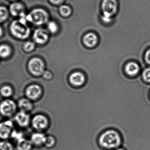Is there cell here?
Masks as SVG:
<instances>
[{
    "mask_svg": "<svg viewBox=\"0 0 150 150\" xmlns=\"http://www.w3.org/2000/svg\"><path fill=\"white\" fill-rule=\"evenodd\" d=\"M32 145L31 141L22 138L17 141V149L18 150H31Z\"/></svg>",
    "mask_w": 150,
    "mask_h": 150,
    "instance_id": "obj_18",
    "label": "cell"
},
{
    "mask_svg": "<svg viewBox=\"0 0 150 150\" xmlns=\"http://www.w3.org/2000/svg\"><path fill=\"white\" fill-rule=\"evenodd\" d=\"M47 27H48V30L52 33H54L58 31V27L57 24L53 21L48 23Z\"/></svg>",
    "mask_w": 150,
    "mask_h": 150,
    "instance_id": "obj_27",
    "label": "cell"
},
{
    "mask_svg": "<svg viewBox=\"0 0 150 150\" xmlns=\"http://www.w3.org/2000/svg\"><path fill=\"white\" fill-rule=\"evenodd\" d=\"M55 144V140L54 137L52 136L46 137L45 142L44 145L48 149L53 148Z\"/></svg>",
    "mask_w": 150,
    "mask_h": 150,
    "instance_id": "obj_23",
    "label": "cell"
},
{
    "mask_svg": "<svg viewBox=\"0 0 150 150\" xmlns=\"http://www.w3.org/2000/svg\"><path fill=\"white\" fill-rule=\"evenodd\" d=\"M99 143L104 149L108 150L116 149L121 144V137L117 131L108 130L101 135Z\"/></svg>",
    "mask_w": 150,
    "mask_h": 150,
    "instance_id": "obj_1",
    "label": "cell"
},
{
    "mask_svg": "<svg viewBox=\"0 0 150 150\" xmlns=\"http://www.w3.org/2000/svg\"><path fill=\"white\" fill-rule=\"evenodd\" d=\"M142 78L144 82L150 83V68H146L143 70Z\"/></svg>",
    "mask_w": 150,
    "mask_h": 150,
    "instance_id": "obj_24",
    "label": "cell"
},
{
    "mask_svg": "<svg viewBox=\"0 0 150 150\" xmlns=\"http://www.w3.org/2000/svg\"><path fill=\"white\" fill-rule=\"evenodd\" d=\"M11 136H12V138H14L17 141L21 139V138H23L22 134L16 131H12Z\"/></svg>",
    "mask_w": 150,
    "mask_h": 150,
    "instance_id": "obj_28",
    "label": "cell"
},
{
    "mask_svg": "<svg viewBox=\"0 0 150 150\" xmlns=\"http://www.w3.org/2000/svg\"><path fill=\"white\" fill-rule=\"evenodd\" d=\"M48 38V33L45 29L38 28L36 29L33 33V40L38 44H44L47 42Z\"/></svg>",
    "mask_w": 150,
    "mask_h": 150,
    "instance_id": "obj_10",
    "label": "cell"
},
{
    "mask_svg": "<svg viewBox=\"0 0 150 150\" xmlns=\"http://www.w3.org/2000/svg\"><path fill=\"white\" fill-rule=\"evenodd\" d=\"M42 90L39 85L33 84L30 85L25 90V95L30 100H36L40 97Z\"/></svg>",
    "mask_w": 150,
    "mask_h": 150,
    "instance_id": "obj_9",
    "label": "cell"
},
{
    "mask_svg": "<svg viewBox=\"0 0 150 150\" xmlns=\"http://www.w3.org/2000/svg\"><path fill=\"white\" fill-rule=\"evenodd\" d=\"M9 11L11 14L14 16H20L22 14L24 13L23 6L20 3H14L11 4Z\"/></svg>",
    "mask_w": 150,
    "mask_h": 150,
    "instance_id": "obj_14",
    "label": "cell"
},
{
    "mask_svg": "<svg viewBox=\"0 0 150 150\" xmlns=\"http://www.w3.org/2000/svg\"><path fill=\"white\" fill-rule=\"evenodd\" d=\"M26 18L27 22H30L36 25H41L47 22L48 14L42 9H35L26 15Z\"/></svg>",
    "mask_w": 150,
    "mask_h": 150,
    "instance_id": "obj_3",
    "label": "cell"
},
{
    "mask_svg": "<svg viewBox=\"0 0 150 150\" xmlns=\"http://www.w3.org/2000/svg\"><path fill=\"white\" fill-rule=\"evenodd\" d=\"M46 137L41 133H35L32 135L31 141L33 144L37 146H41L45 144Z\"/></svg>",
    "mask_w": 150,
    "mask_h": 150,
    "instance_id": "obj_16",
    "label": "cell"
},
{
    "mask_svg": "<svg viewBox=\"0 0 150 150\" xmlns=\"http://www.w3.org/2000/svg\"></svg>",
    "mask_w": 150,
    "mask_h": 150,
    "instance_id": "obj_35",
    "label": "cell"
},
{
    "mask_svg": "<svg viewBox=\"0 0 150 150\" xmlns=\"http://www.w3.org/2000/svg\"><path fill=\"white\" fill-rule=\"evenodd\" d=\"M3 33V30L2 29L1 27L0 26V36H1L2 35Z\"/></svg>",
    "mask_w": 150,
    "mask_h": 150,
    "instance_id": "obj_32",
    "label": "cell"
},
{
    "mask_svg": "<svg viewBox=\"0 0 150 150\" xmlns=\"http://www.w3.org/2000/svg\"><path fill=\"white\" fill-rule=\"evenodd\" d=\"M115 150H126L125 149H123V148H118L117 149H115Z\"/></svg>",
    "mask_w": 150,
    "mask_h": 150,
    "instance_id": "obj_33",
    "label": "cell"
},
{
    "mask_svg": "<svg viewBox=\"0 0 150 150\" xmlns=\"http://www.w3.org/2000/svg\"><path fill=\"white\" fill-rule=\"evenodd\" d=\"M0 92L3 97H8L11 96L13 93L12 88L8 85H4L1 88Z\"/></svg>",
    "mask_w": 150,
    "mask_h": 150,
    "instance_id": "obj_20",
    "label": "cell"
},
{
    "mask_svg": "<svg viewBox=\"0 0 150 150\" xmlns=\"http://www.w3.org/2000/svg\"><path fill=\"white\" fill-rule=\"evenodd\" d=\"M59 11L61 14L65 17L69 16L71 13V9L70 7L65 5H62L60 7Z\"/></svg>",
    "mask_w": 150,
    "mask_h": 150,
    "instance_id": "obj_22",
    "label": "cell"
},
{
    "mask_svg": "<svg viewBox=\"0 0 150 150\" xmlns=\"http://www.w3.org/2000/svg\"><path fill=\"white\" fill-rule=\"evenodd\" d=\"M15 120L18 125L22 127H27L30 122V117L25 112H19L15 116Z\"/></svg>",
    "mask_w": 150,
    "mask_h": 150,
    "instance_id": "obj_12",
    "label": "cell"
},
{
    "mask_svg": "<svg viewBox=\"0 0 150 150\" xmlns=\"http://www.w3.org/2000/svg\"><path fill=\"white\" fill-rule=\"evenodd\" d=\"M33 127L35 129L38 130L45 129L48 126V121L45 116L41 114L36 115L33 119Z\"/></svg>",
    "mask_w": 150,
    "mask_h": 150,
    "instance_id": "obj_8",
    "label": "cell"
},
{
    "mask_svg": "<svg viewBox=\"0 0 150 150\" xmlns=\"http://www.w3.org/2000/svg\"><path fill=\"white\" fill-rule=\"evenodd\" d=\"M13 123L11 121H4L0 123V138L6 139L8 138L12 132Z\"/></svg>",
    "mask_w": 150,
    "mask_h": 150,
    "instance_id": "obj_7",
    "label": "cell"
},
{
    "mask_svg": "<svg viewBox=\"0 0 150 150\" xmlns=\"http://www.w3.org/2000/svg\"><path fill=\"white\" fill-rule=\"evenodd\" d=\"M0 150H13V147L10 143L3 141L0 142Z\"/></svg>",
    "mask_w": 150,
    "mask_h": 150,
    "instance_id": "obj_25",
    "label": "cell"
},
{
    "mask_svg": "<svg viewBox=\"0 0 150 150\" xmlns=\"http://www.w3.org/2000/svg\"><path fill=\"white\" fill-rule=\"evenodd\" d=\"M8 15V10L4 6H0V23L5 21Z\"/></svg>",
    "mask_w": 150,
    "mask_h": 150,
    "instance_id": "obj_21",
    "label": "cell"
},
{
    "mask_svg": "<svg viewBox=\"0 0 150 150\" xmlns=\"http://www.w3.org/2000/svg\"><path fill=\"white\" fill-rule=\"evenodd\" d=\"M126 74L129 76L134 77L138 75L140 71V67L137 63L130 62L125 67Z\"/></svg>",
    "mask_w": 150,
    "mask_h": 150,
    "instance_id": "obj_13",
    "label": "cell"
},
{
    "mask_svg": "<svg viewBox=\"0 0 150 150\" xmlns=\"http://www.w3.org/2000/svg\"><path fill=\"white\" fill-rule=\"evenodd\" d=\"M16 110V105L13 100H5L0 104V113L3 116L10 117Z\"/></svg>",
    "mask_w": 150,
    "mask_h": 150,
    "instance_id": "obj_6",
    "label": "cell"
},
{
    "mask_svg": "<svg viewBox=\"0 0 150 150\" xmlns=\"http://www.w3.org/2000/svg\"><path fill=\"white\" fill-rule=\"evenodd\" d=\"M43 76L44 78L46 80H50L52 77V73L48 71H45L43 74Z\"/></svg>",
    "mask_w": 150,
    "mask_h": 150,
    "instance_id": "obj_30",
    "label": "cell"
},
{
    "mask_svg": "<svg viewBox=\"0 0 150 150\" xmlns=\"http://www.w3.org/2000/svg\"><path fill=\"white\" fill-rule=\"evenodd\" d=\"M28 68L33 75L39 76L45 72V64L41 59L34 58L30 60L28 63Z\"/></svg>",
    "mask_w": 150,
    "mask_h": 150,
    "instance_id": "obj_5",
    "label": "cell"
},
{
    "mask_svg": "<svg viewBox=\"0 0 150 150\" xmlns=\"http://www.w3.org/2000/svg\"><path fill=\"white\" fill-rule=\"evenodd\" d=\"M23 49L27 52H31L34 49L35 44L32 41H27L23 45Z\"/></svg>",
    "mask_w": 150,
    "mask_h": 150,
    "instance_id": "obj_26",
    "label": "cell"
},
{
    "mask_svg": "<svg viewBox=\"0 0 150 150\" xmlns=\"http://www.w3.org/2000/svg\"><path fill=\"white\" fill-rule=\"evenodd\" d=\"M50 1L52 3L54 4H59L62 2L63 0H50Z\"/></svg>",
    "mask_w": 150,
    "mask_h": 150,
    "instance_id": "obj_31",
    "label": "cell"
},
{
    "mask_svg": "<svg viewBox=\"0 0 150 150\" xmlns=\"http://www.w3.org/2000/svg\"><path fill=\"white\" fill-rule=\"evenodd\" d=\"M85 77L83 73L80 72H75L70 75L69 82L74 86H80L85 82Z\"/></svg>",
    "mask_w": 150,
    "mask_h": 150,
    "instance_id": "obj_11",
    "label": "cell"
},
{
    "mask_svg": "<svg viewBox=\"0 0 150 150\" xmlns=\"http://www.w3.org/2000/svg\"><path fill=\"white\" fill-rule=\"evenodd\" d=\"M101 8L103 11L102 19L108 23L111 21V17L117 11V2L116 0H103Z\"/></svg>",
    "mask_w": 150,
    "mask_h": 150,
    "instance_id": "obj_4",
    "label": "cell"
},
{
    "mask_svg": "<svg viewBox=\"0 0 150 150\" xmlns=\"http://www.w3.org/2000/svg\"><path fill=\"white\" fill-rule=\"evenodd\" d=\"M144 59L147 64L150 65V48L145 53Z\"/></svg>",
    "mask_w": 150,
    "mask_h": 150,
    "instance_id": "obj_29",
    "label": "cell"
},
{
    "mask_svg": "<svg viewBox=\"0 0 150 150\" xmlns=\"http://www.w3.org/2000/svg\"><path fill=\"white\" fill-rule=\"evenodd\" d=\"M84 44L89 47H92L97 44L98 38L92 33H87L84 36L83 38Z\"/></svg>",
    "mask_w": 150,
    "mask_h": 150,
    "instance_id": "obj_15",
    "label": "cell"
},
{
    "mask_svg": "<svg viewBox=\"0 0 150 150\" xmlns=\"http://www.w3.org/2000/svg\"><path fill=\"white\" fill-rule=\"evenodd\" d=\"M11 53V49L8 45H0V57L3 58L8 57Z\"/></svg>",
    "mask_w": 150,
    "mask_h": 150,
    "instance_id": "obj_19",
    "label": "cell"
},
{
    "mask_svg": "<svg viewBox=\"0 0 150 150\" xmlns=\"http://www.w3.org/2000/svg\"><path fill=\"white\" fill-rule=\"evenodd\" d=\"M10 1H15V0H10Z\"/></svg>",
    "mask_w": 150,
    "mask_h": 150,
    "instance_id": "obj_34",
    "label": "cell"
},
{
    "mask_svg": "<svg viewBox=\"0 0 150 150\" xmlns=\"http://www.w3.org/2000/svg\"><path fill=\"white\" fill-rule=\"evenodd\" d=\"M18 107L21 111L26 112L31 111L33 108V105L29 99L22 98L18 102Z\"/></svg>",
    "mask_w": 150,
    "mask_h": 150,
    "instance_id": "obj_17",
    "label": "cell"
},
{
    "mask_svg": "<svg viewBox=\"0 0 150 150\" xmlns=\"http://www.w3.org/2000/svg\"><path fill=\"white\" fill-rule=\"evenodd\" d=\"M10 29L14 37L21 39L28 38L30 33V29L27 24L21 22L19 19L14 20L11 23Z\"/></svg>",
    "mask_w": 150,
    "mask_h": 150,
    "instance_id": "obj_2",
    "label": "cell"
}]
</instances>
